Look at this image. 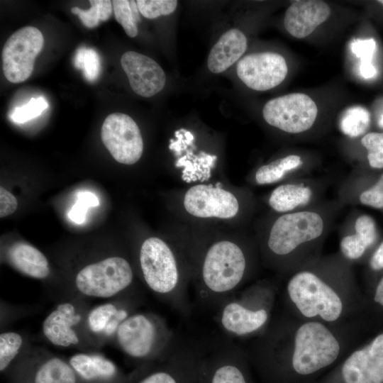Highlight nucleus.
I'll list each match as a JSON object with an SVG mask.
<instances>
[{"instance_id": "nucleus-22", "label": "nucleus", "mask_w": 383, "mask_h": 383, "mask_svg": "<svg viewBox=\"0 0 383 383\" xmlns=\"http://www.w3.org/2000/svg\"><path fill=\"white\" fill-rule=\"evenodd\" d=\"M303 164L301 157L289 155L260 167L255 175L258 184H269L281 180L284 175Z\"/></svg>"}, {"instance_id": "nucleus-13", "label": "nucleus", "mask_w": 383, "mask_h": 383, "mask_svg": "<svg viewBox=\"0 0 383 383\" xmlns=\"http://www.w3.org/2000/svg\"><path fill=\"white\" fill-rule=\"evenodd\" d=\"M116 336L119 345L126 354L133 357H143L155 347L157 329L148 317L135 314L121 323Z\"/></svg>"}, {"instance_id": "nucleus-37", "label": "nucleus", "mask_w": 383, "mask_h": 383, "mask_svg": "<svg viewBox=\"0 0 383 383\" xmlns=\"http://www.w3.org/2000/svg\"><path fill=\"white\" fill-rule=\"evenodd\" d=\"M18 206L16 197L3 187H0V217L13 213Z\"/></svg>"}, {"instance_id": "nucleus-12", "label": "nucleus", "mask_w": 383, "mask_h": 383, "mask_svg": "<svg viewBox=\"0 0 383 383\" xmlns=\"http://www.w3.org/2000/svg\"><path fill=\"white\" fill-rule=\"evenodd\" d=\"M131 87L143 97H151L165 87L166 75L160 65L152 58L135 51H128L121 59Z\"/></svg>"}, {"instance_id": "nucleus-21", "label": "nucleus", "mask_w": 383, "mask_h": 383, "mask_svg": "<svg viewBox=\"0 0 383 383\" xmlns=\"http://www.w3.org/2000/svg\"><path fill=\"white\" fill-rule=\"evenodd\" d=\"M71 367L84 379L109 378L116 373V366L108 359L96 355L78 353L71 357Z\"/></svg>"}, {"instance_id": "nucleus-25", "label": "nucleus", "mask_w": 383, "mask_h": 383, "mask_svg": "<svg viewBox=\"0 0 383 383\" xmlns=\"http://www.w3.org/2000/svg\"><path fill=\"white\" fill-rule=\"evenodd\" d=\"M112 5L116 21L131 38L138 35L137 23L140 21L136 1L114 0Z\"/></svg>"}, {"instance_id": "nucleus-5", "label": "nucleus", "mask_w": 383, "mask_h": 383, "mask_svg": "<svg viewBox=\"0 0 383 383\" xmlns=\"http://www.w3.org/2000/svg\"><path fill=\"white\" fill-rule=\"evenodd\" d=\"M44 45L42 33L33 26H26L14 32L2 50V69L8 81L21 83L32 74L36 57Z\"/></svg>"}, {"instance_id": "nucleus-11", "label": "nucleus", "mask_w": 383, "mask_h": 383, "mask_svg": "<svg viewBox=\"0 0 383 383\" xmlns=\"http://www.w3.org/2000/svg\"><path fill=\"white\" fill-rule=\"evenodd\" d=\"M236 72L248 87L256 91H266L283 82L288 68L281 55L265 52L243 57L237 65Z\"/></svg>"}, {"instance_id": "nucleus-3", "label": "nucleus", "mask_w": 383, "mask_h": 383, "mask_svg": "<svg viewBox=\"0 0 383 383\" xmlns=\"http://www.w3.org/2000/svg\"><path fill=\"white\" fill-rule=\"evenodd\" d=\"M247 260L241 248L227 240L209 248L202 266L203 281L211 291L223 293L234 289L243 279Z\"/></svg>"}, {"instance_id": "nucleus-2", "label": "nucleus", "mask_w": 383, "mask_h": 383, "mask_svg": "<svg viewBox=\"0 0 383 383\" xmlns=\"http://www.w3.org/2000/svg\"><path fill=\"white\" fill-rule=\"evenodd\" d=\"M324 223L316 212L301 211L285 213L274 222L267 240L270 252L293 272L304 267L302 250L323 233Z\"/></svg>"}, {"instance_id": "nucleus-42", "label": "nucleus", "mask_w": 383, "mask_h": 383, "mask_svg": "<svg viewBox=\"0 0 383 383\" xmlns=\"http://www.w3.org/2000/svg\"><path fill=\"white\" fill-rule=\"evenodd\" d=\"M379 2L383 4V0L379 1Z\"/></svg>"}, {"instance_id": "nucleus-18", "label": "nucleus", "mask_w": 383, "mask_h": 383, "mask_svg": "<svg viewBox=\"0 0 383 383\" xmlns=\"http://www.w3.org/2000/svg\"><path fill=\"white\" fill-rule=\"evenodd\" d=\"M9 263L21 273L35 278L45 279L50 273L45 256L36 248L26 243H16L8 250Z\"/></svg>"}, {"instance_id": "nucleus-14", "label": "nucleus", "mask_w": 383, "mask_h": 383, "mask_svg": "<svg viewBox=\"0 0 383 383\" xmlns=\"http://www.w3.org/2000/svg\"><path fill=\"white\" fill-rule=\"evenodd\" d=\"M329 6L324 1L299 0L292 3L287 9L284 26L294 38H303L310 35L330 16Z\"/></svg>"}, {"instance_id": "nucleus-32", "label": "nucleus", "mask_w": 383, "mask_h": 383, "mask_svg": "<svg viewBox=\"0 0 383 383\" xmlns=\"http://www.w3.org/2000/svg\"><path fill=\"white\" fill-rule=\"evenodd\" d=\"M118 311L116 307L111 303L95 307L88 315L87 323L89 329L94 333L104 331Z\"/></svg>"}, {"instance_id": "nucleus-39", "label": "nucleus", "mask_w": 383, "mask_h": 383, "mask_svg": "<svg viewBox=\"0 0 383 383\" xmlns=\"http://www.w3.org/2000/svg\"><path fill=\"white\" fill-rule=\"evenodd\" d=\"M140 383H177L175 379L168 373L157 372L154 373L145 379Z\"/></svg>"}, {"instance_id": "nucleus-17", "label": "nucleus", "mask_w": 383, "mask_h": 383, "mask_svg": "<svg viewBox=\"0 0 383 383\" xmlns=\"http://www.w3.org/2000/svg\"><path fill=\"white\" fill-rule=\"evenodd\" d=\"M247 38L244 33L232 28L225 32L213 46L208 56L207 66L213 73H221L233 65L245 52Z\"/></svg>"}, {"instance_id": "nucleus-34", "label": "nucleus", "mask_w": 383, "mask_h": 383, "mask_svg": "<svg viewBox=\"0 0 383 383\" xmlns=\"http://www.w3.org/2000/svg\"><path fill=\"white\" fill-rule=\"evenodd\" d=\"M376 49V42L373 38L355 40L351 43V51L360 58V65L372 64V57Z\"/></svg>"}, {"instance_id": "nucleus-9", "label": "nucleus", "mask_w": 383, "mask_h": 383, "mask_svg": "<svg viewBox=\"0 0 383 383\" xmlns=\"http://www.w3.org/2000/svg\"><path fill=\"white\" fill-rule=\"evenodd\" d=\"M101 140L113 157L124 165H133L141 157L143 140L137 123L127 114L113 113L104 120Z\"/></svg>"}, {"instance_id": "nucleus-40", "label": "nucleus", "mask_w": 383, "mask_h": 383, "mask_svg": "<svg viewBox=\"0 0 383 383\" xmlns=\"http://www.w3.org/2000/svg\"><path fill=\"white\" fill-rule=\"evenodd\" d=\"M121 321L117 319L116 317L112 318L109 323L106 325L104 333L107 335H112L115 331H117V329L121 324Z\"/></svg>"}, {"instance_id": "nucleus-38", "label": "nucleus", "mask_w": 383, "mask_h": 383, "mask_svg": "<svg viewBox=\"0 0 383 383\" xmlns=\"http://www.w3.org/2000/svg\"><path fill=\"white\" fill-rule=\"evenodd\" d=\"M369 267L374 272L383 270V242L376 248L369 260Z\"/></svg>"}, {"instance_id": "nucleus-19", "label": "nucleus", "mask_w": 383, "mask_h": 383, "mask_svg": "<svg viewBox=\"0 0 383 383\" xmlns=\"http://www.w3.org/2000/svg\"><path fill=\"white\" fill-rule=\"evenodd\" d=\"M355 230V234L343 237L340 243L343 257L350 261L361 258L377 238L374 221L368 215L360 216L356 219Z\"/></svg>"}, {"instance_id": "nucleus-1", "label": "nucleus", "mask_w": 383, "mask_h": 383, "mask_svg": "<svg viewBox=\"0 0 383 383\" xmlns=\"http://www.w3.org/2000/svg\"><path fill=\"white\" fill-rule=\"evenodd\" d=\"M346 260L344 257L316 260L294 272L284 288L286 311L331 325L360 320L364 293Z\"/></svg>"}, {"instance_id": "nucleus-23", "label": "nucleus", "mask_w": 383, "mask_h": 383, "mask_svg": "<svg viewBox=\"0 0 383 383\" xmlns=\"http://www.w3.org/2000/svg\"><path fill=\"white\" fill-rule=\"evenodd\" d=\"M35 383H76L73 369L58 357L45 362L38 370Z\"/></svg>"}, {"instance_id": "nucleus-33", "label": "nucleus", "mask_w": 383, "mask_h": 383, "mask_svg": "<svg viewBox=\"0 0 383 383\" xmlns=\"http://www.w3.org/2000/svg\"><path fill=\"white\" fill-rule=\"evenodd\" d=\"M76 203L72 206L69 216L74 222L81 224L85 221L87 209L99 205L98 197L88 191L79 192L77 194Z\"/></svg>"}, {"instance_id": "nucleus-27", "label": "nucleus", "mask_w": 383, "mask_h": 383, "mask_svg": "<svg viewBox=\"0 0 383 383\" xmlns=\"http://www.w3.org/2000/svg\"><path fill=\"white\" fill-rule=\"evenodd\" d=\"M74 65L82 70L86 79L95 81L100 73V59L98 53L91 48H80L74 57Z\"/></svg>"}, {"instance_id": "nucleus-24", "label": "nucleus", "mask_w": 383, "mask_h": 383, "mask_svg": "<svg viewBox=\"0 0 383 383\" xmlns=\"http://www.w3.org/2000/svg\"><path fill=\"white\" fill-rule=\"evenodd\" d=\"M370 114L364 107L352 106L345 110L340 119V131L350 137L362 135L369 128Z\"/></svg>"}, {"instance_id": "nucleus-35", "label": "nucleus", "mask_w": 383, "mask_h": 383, "mask_svg": "<svg viewBox=\"0 0 383 383\" xmlns=\"http://www.w3.org/2000/svg\"><path fill=\"white\" fill-rule=\"evenodd\" d=\"M360 202L375 209L383 208V174L378 182L360 196Z\"/></svg>"}, {"instance_id": "nucleus-26", "label": "nucleus", "mask_w": 383, "mask_h": 383, "mask_svg": "<svg viewBox=\"0 0 383 383\" xmlns=\"http://www.w3.org/2000/svg\"><path fill=\"white\" fill-rule=\"evenodd\" d=\"M91 7L84 10L72 7L71 11L77 15L82 23L88 28L96 27L100 21H107L112 13V1L109 0H91Z\"/></svg>"}, {"instance_id": "nucleus-8", "label": "nucleus", "mask_w": 383, "mask_h": 383, "mask_svg": "<svg viewBox=\"0 0 383 383\" xmlns=\"http://www.w3.org/2000/svg\"><path fill=\"white\" fill-rule=\"evenodd\" d=\"M140 264L148 286L159 294L172 292L179 282V269L168 244L157 237L144 240L140 250Z\"/></svg>"}, {"instance_id": "nucleus-30", "label": "nucleus", "mask_w": 383, "mask_h": 383, "mask_svg": "<svg viewBox=\"0 0 383 383\" xmlns=\"http://www.w3.org/2000/svg\"><path fill=\"white\" fill-rule=\"evenodd\" d=\"M48 107L43 97L31 98L27 104L15 108L10 118L16 123H23L40 116Z\"/></svg>"}, {"instance_id": "nucleus-7", "label": "nucleus", "mask_w": 383, "mask_h": 383, "mask_svg": "<svg viewBox=\"0 0 383 383\" xmlns=\"http://www.w3.org/2000/svg\"><path fill=\"white\" fill-rule=\"evenodd\" d=\"M318 109L313 100L303 93H292L268 101L263 107L265 121L289 133L309 130L315 122Z\"/></svg>"}, {"instance_id": "nucleus-16", "label": "nucleus", "mask_w": 383, "mask_h": 383, "mask_svg": "<svg viewBox=\"0 0 383 383\" xmlns=\"http://www.w3.org/2000/svg\"><path fill=\"white\" fill-rule=\"evenodd\" d=\"M266 306L252 308L238 302L229 303L223 310L221 323L226 330L238 335L256 333L269 321L270 311Z\"/></svg>"}, {"instance_id": "nucleus-4", "label": "nucleus", "mask_w": 383, "mask_h": 383, "mask_svg": "<svg viewBox=\"0 0 383 383\" xmlns=\"http://www.w3.org/2000/svg\"><path fill=\"white\" fill-rule=\"evenodd\" d=\"M133 278L132 268L126 260L111 257L83 267L76 276L75 284L85 296L109 298L128 287Z\"/></svg>"}, {"instance_id": "nucleus-20", "label": "nucleus", "mask_w": 383, "mask_h": 383, "mask_svg": "<svg viewBox=\"0 0 383 383\" xmlns=\"http://www.w3.org/2000/svg\"><path fill=\"white\" fill-rule=\"evenodd\" d=\"M312 196L311 189L303 184H287L275 188L269 198L270 207L280 213L306 205Z\"/></svg>"}, {"instance_id": "nucleus-29", "label": "nucleus", "mask_w": 383, "mask_h": 383, "mask_svg": "<svg viewBox=\"0 0 383 383\" xmlns=\"http://www.w3.org/2000/svg\"><path fill=\"white\" fill-rule=\"evenodd\" d=\"M136 2L140 14L150 19L167 16L177 6L175 0H138Z\"/></svg>"}, {"instance_id": "nucleus-41", "label": "nucleus", "mask_w": 383, "mask_h": 383, "mask_svg": "<svg viewBox=\"0 0 383 383\" xmlns=\"http://www.w3.org/2000/svg\"><path fill=\"white\" fill-rule=\"evenodd\" d=\"M379 125L380 127L383 128V115L382 116L379 121Z\"/></svg>"}, {"instance_id": "nucleus-6", "label": "nucleus", "mask_w": 383, "mask_h": 383, "mask_svg": "<svg viewBox=\"0 0 383 383\" xmlns=\"http://www.w3.org/2000/svg\"><path fill=\"white\" fill-rule=\"evenodd\" d=\"M338 377L342 383H383V328L342 359Z\"/></svg>"}, {"instance_id": "nucleus-28", "label": "nucleus", "mask_w": 383, "mask_h": 383, "mask_svg": "<svg viewBox=\"0 0 383 383\" xmlns=\"http://www.w3.org/2000/svg\"><path fill=\"white\" fill-rule=\"evenodd\" d=\"M23 344L20 334L5 332L0 335V370H4L18 353Z\"/></svg>"}, {"instance_id": "nucleus-36", "label": "nucleus", "mask_w": 383, "mask_h": 383, "mask_svg": "<svg viewBox=\"0 0 383 383\" xmlns=\"http://www.w3.org/2000/svg\"><path fill=\"white\" fill-rule=\"evenodd\" d=\"M212 383H247L241 371L233 365L218 368L213 377Z\"/></svg>"}, {"instance_id": "nucleus-15", "label": "nucleus", "mask_w": 383, "mask_h": 383, "mask_svg": "<svg viewBox=\"0 0 383 383\" xmlns=\"http://www.w3.org/2000/svg\"><path fill=\"white\" fill-rule=\"evenodd\" d=\"M81 320L74 306L70 303L59 304L43 322V333L54 345L69 347L79 343L77 334L72 326Z\"/></svg>"}, {"instance_id": "nucleus-10", "label": "nucleus", "mask_w": 383, "mask_h": 383, "mask_svg": "<svg viewBox=\"0 0 383 383\" xmlns=\"http://www.w3.org/2000/svg\"><path fill=\"white\" fill-rule=\"evenodd\" d=\"M183 206L189 215L199 218L231 219L240 209L232 192L206 184L190 187L184 196Z\"/></svg>"}, {"instance_id": "nucleus-31", "label": "nucleus", "mask_w": 383, "mask_h": 383, "mask_svg": "<svg viewBox=\"0 0 383 383\" xmlns=\"http://www.w3.org/2000/svg\"><path fill=\"white\" fill-rule=\"evenodd\" d=\"M367 150V159L373 168H383V133H369L361 140Z\"/></svg>"}]
</instances>
